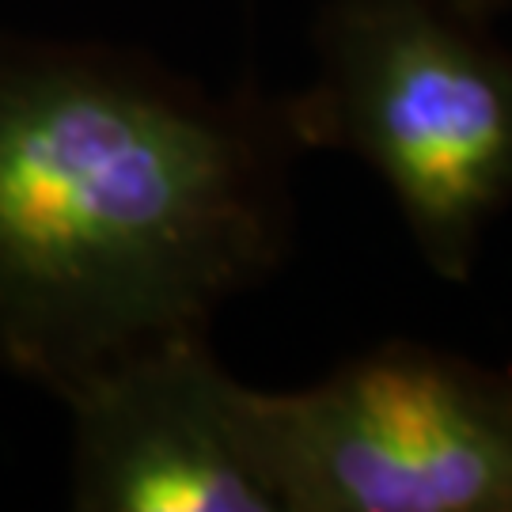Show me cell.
<instances>
[{
  "label": "cell",
  "mask_w": 512,
  "mask_h": 512,
  "mask_svg": "<svg viewBox=\"0 0 512 512\" xmlns=\"http://www.w3.org/2000/svg\"><path fill=\"white\" fill-rule=\"evenodd\" d=\"M296 152L281 99L0 38V365L61 399L129 349L209 330L285 258Z\"/></svg>",
  "instance_id": "6da1fadb"
},
{
  "label": "cell",
  "mask_w": 512,
  "mask_h": 512,
  "mask_svg": "<svg viewBox=\"0 0 512 512\" xmlns=\"http://www.w3.org/2000/svg\"><path fill=\"white\" fill-rule=\"evenodd\" d=\"M296 145L376 171L421 262L467 281L512 205V46L467 0H323Z\"/></svg>",
  "instance_id": "7a4b0ae2"
},
{
  "label": "cell",
  "mask_w": 512,
  "mask_h": 512,
  "mask_svg": "<svg viewBox=\"0 0 512 512\" xmlns=\"http://www.w3.org/2000/svg\"><path fill=\"white\" fill-rule=\"evenodd\" d=\"M262 414L285 512H512V368L387 338Z\"/></svg>",
  "instance_id": "3957f363"
},
{
  "label": "cell",
  "mask_w": 512,
  "mask_h": 512,
  "mask_svg": "<svg viewBox=\"0 0 512 512\" xmlns=\"http://www.w3.org/2000/svg\"><path fill=\"white\" fill-rule=\"evenodd\" d=\"M73 509L285 512L262 391L220 365L209 330L129 349L73 384Z\"/></svg>",
  "instance_id": "277c9868"
},
{
  "label": "cell",
  "mask_w": 512,
  "mask_h": 512,
  "mask_svg": "<svg viewBox=\"0 0 512 512\" xmlns=\"http://www.w3.org/2000/svg\"><path fill=\"white\" fill-rule=\"evenodd\" d=\"M471 8H478L482 16H490L494 19L497 12H512V0H467Z\"/></svg>",
  "instance_id": "5b68a950"
}]
</instances>
